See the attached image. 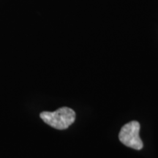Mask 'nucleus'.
I'll use <instances>...</instances> for the list:
<instances>
[{
	"label": "nucleus",
	"instance_id": "nucleus-1",
	"mask_svg": "<svg viewBox=\"0 0 158 158\" xmlns=\"http://www.w3.org/2000/svg\"><path fill=\"white\" fill-rule=\"evenodd\" d=\"M40 116L45 123L57 130H65L75 122L76 113L68 107L59 108L56 111H43Z\"/></svg>",
	"mask_w": 158,
	"mask_h": 158
},
{
	"label": "nucleus",
	"instance_id": "nucleus-2",
	"mask_svg": "<svg viewBox=\"0 0 158 158\" xmlns=\"http://www.w3.org/2000/svg\"><path fill=\"white\" fill-rule=\"evenodd\" d=\"M140 124L136 121H132L124 124L118 134L120 141L132 149L140 150L143 148V142L139 136Z\"/></svg>",
	"mask_w": 158,
	"mask_h": 158
}]
</instances>
